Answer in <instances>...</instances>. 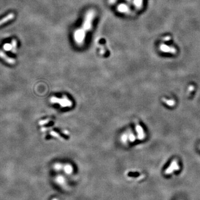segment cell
I'll list each match as a JSON object with an SVG mask.
<instances>
[{
	"mask_svg": "<svg viewBox=\"0 0 200 200\" xmlns=\"http://www.w3.org/2000/svg\"><path fill=\"white\" fill-rule=\"evenodd\" d=\"M15 17V15L14 13H10L9 14H8L7 16H6L5 17H4L3 18L1 19H0V26H1L3 24H5L7 23V22H9L11 20L13 19Z\"/></svg>",
	"mask_w": 200,
	"mask_h": 200,
	"instance_id": "2",
	"label": "cell"
},
{
	"mask_svg": "<svg viewBox=\"0 0 200 200\" xmlns=\"http://www.w3.org/2000/svg\"><path fill=\"white\" fill-rule=\"evenodd\" d=\"M0 57L5 60L7 63L11 64V65H14V64L16 63L15 59L8 56L5 52H3L2 51H0Z\"/></svg>",
	"mask_w": 200,
	"mask_h": 200,
	"instance_id": "1",
	"label": "cell"
},
{
	"mask_svg": "<svg viewBox=\"0 0 200 200\" xmlns=\"http://www.w3.org/2000/svg\"><path fill=\"white\" fill-rule=\"evenodd\" d=\"M17 41L16 39H13L12 40V43H11V46H12V52H16V51L17 49Z\"/></svg>",
	"mask_w": 200,
	"mask_h": 200,
	"instance_id": "3",
	"label": "cell"
}]
</instances>
